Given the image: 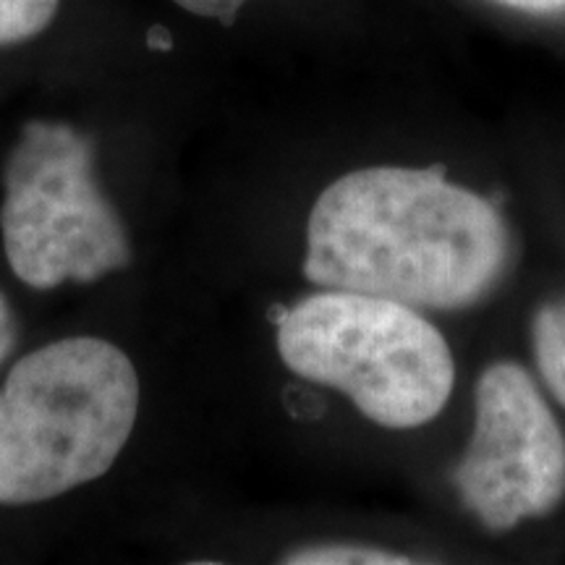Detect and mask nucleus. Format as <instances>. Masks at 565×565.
Masks as SVG:
<instances>
[{
    "mask_svg": "<svg viewBox=\"0 0 565 565\" xmlns=\"http://www.w3.org/2000/svg\"><path fill=\"white\" fill-rule=\"evenodd\" d=\"M511 238L484 196L443 168H364L330 183L307 225L303 275L330 291L463 309L503 278Z\"/></svg>",
    "mask_w": 565,
    "mask_h": 565,
    "instance_id": "1",
    "label": "nucleus"
},
{
    "mask_svg": "<svg viewBox=\"0 0 565 565\" xmlns=\"http://www.w3.org/2000/svg\"><path fill=\"white\" fill-rule=\"evenodd\" d=\"M116 343L76 335L30 351L0 387V505H38L105 477L139 414Z\"/></svg>",
    "mask_w": 565,
    "mask_h": 565,
    "instance_id": "2",
    "label": "nucleus"
},
{
    "mask_svg": "<svg viewBox=\"0 0 565 565\" xmlns=\"http://www.w3.org/2000/svg\"><path fill=\"white\" fill-rule=\"evenodd\" d=\"M275 324L288 370L349 395L380 427L429 424L454 393V353L406 303L328 288L286 307Z\"/></svg>",
    "mask_w": 565,
    "mask_h": 565,
    "instance_id": "3",
    "label": "nucleus"
},
{
    "mask_svg": "<svg viewBox=\"0 0 565 565\" xmlns=\"http://www.w3.org/2000/svg\"><path fill=\"white\" fill-rule=\"evenodd\" d=\"M0 236L11 273L51 291L131 263L129 233L95 173V141L61 121H30L3 166Z\"/></svg>",
    "mask_w": 565,
    "mask_h": 565,
    "instance_id": "4",
    "label": "nucleus"
},
{
    "mask_svg": "<svg viewBox=\"0 0 565 565\" xmlns=\"http://www.w3.org/2000/svg\"><path fill=\"white\" fill-rule=\"evenodd\" d=\"M463 505L492 532L542 519L565 494V437L526 370L487 366L475 393V435L456 469Z\"/></svg>",
    "mask_w": 565,
    "mask_h": 565,
    "instance_id": "5",
    "label": "nucleus"
},
{
    "mask_svg": "<svg viewBox=\"0 0 565 565\" xmlns=\"http://www.w3.org/2000/svg\"><path fill=\"white\" fill-rule=\"evenodd\" d=\"M534 356L542 377L565 408V299L547 303L532 322Z\"/></svg>",
    "mask_w": 565,
    "mask_h": 565,
    "instance_id": "6",
    "label": "nucleus"
},
{
    "mask_svg": "<svg viewBox=\"0 0 565 565\" xmlns=\"http://www.w3.org/2000/svg\"><path fill=\"white\" fill-rule=\"evenodd\" d=\"M61 0H0V47L21 45L53 24Z\"/></svg>",
    "mask_w": 565,
    "mask_h": 565,
    "instance_id": "7",
    "label": "nucleus"
},
{
    "mask_svg": "<svg viewBox=\"0 0 565 565\" xmlns=\"http://www.w3.org/2000/svg\"><path fill=\"white\" fill-rule=\"evenodd\" d=\"M282 563L288 565H404L414 563L412 557L387 550L364 547V545H341V542H328V545H309L291 550Z\"/></svg>",
    "mask_w": 565,
    "mask_h": 565,
    "instance_id": "8",
    "label": "nucleus"
},
{
    "mask_svg": "<svg viewBox=\"0 0 565 565\" xmlns=\"http://www.w3.org/2000/svg\"><path fill=\"white\" fill-rule=\"evenodd\" d=\"M175 6H181L183 11L194 13L202 19H215L223 26H231L236 21L238 11L244 9L249 0H173Z\"/></svg>",
    "mask_w": 565,
    "mask_h": 565,
    "instance_id": "9",
    "label": "nucleus"
},
{
    "mask_svg": "<svg viewBox=\"0 0 565 565\" xmlns=\"http://www.w3.org/2000/svg\"><path fill=\"white\" fill-rule=\"evenodd\" d=\"M19 341V320L13 312L11 301L6 299V294L0 291V364L11 356V351L17 349Z\"/></svg>",
    "mask_w": 565,
    "mask_h": 565,
    "instance_id": "10",
    "label": "nucleus"
},
{
    "mask_svg": "<svg viewBox=\"0 0 565 565\" xmlns=\"http://www.w3.org/2000/svg\"><path fill=\"white\" fill-rule=\"evenodd\" d=\"M492 3L508 6V9L526 13H563L565 0H492Z\"/></svg>",
    "mask_w": 565,
    "mask_h": 565,
    "instance_id": "11",
    "label": "nucleus"
},
{
    "mask_svg": "<svg viewBox=\"0 0 565 565\" xmlns=\"http://www.w3.org/2000/svg\"><path fill=\"white\" fill-rule=\"evenodd\" d=\"M147 47H152V51H171L173 40L166 26H152V30L147 32Z\"/></svg>",
    "mask_w": 565,
    "mask_h": 565,
    "instance_id": "12",
    "label": "nucleus"
}]
</instances>
